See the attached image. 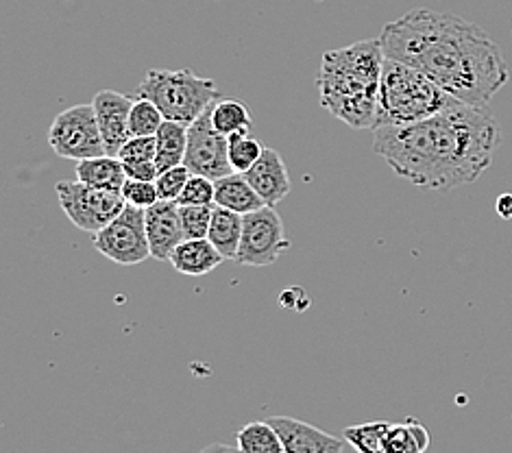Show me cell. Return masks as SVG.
I'll list each match as a JSON object with an SVG mask.
<instances>
[{
	"label": "cell",
	"mask_w": 512,
	"mask_h": 453,
	"mask_svg": "<svg viewBox=\"0 0 512 453\" xmlns=\"http://www.w3.org/2000/svg\"><path fill=\"white\" fill-rule=\"evenodd\" d=\"M190 175L192 173H190V168L186 164H179V166L162 170L160 177L155 179L157 192H160V199L177 201L181 197V192H184Z\"/></svg>",
	"instance_id": "cell-27"
},
{
	"label": "cell",
	"mask_w": 512,
	"mask_h": 453,
	"mask_svg": "<svg viewBox=\"0 0 512 453\" xmlns=\"http://www.w3.org/2000/svg\"><path fill=\"white\" fill-rule=\"evenodd\" d=\"M390 423L386 421H371L356 427H347L343 432L347 443L362 453H384V443Z\"/></svg>",
	"instance_id": "cell-23"
},
{
	"label": "cell",
	"mask_w": 512,
	"mask_h": 453,
	"mask_svg": "<svg viewBox=\"0 0 512 453\" xmlns=\"http://www.w3.org/2000/svg\"><path fill=\"white\" fill-rule=\"evenodd\" d=\"M268 423L282 438L286 453H340L351 447L347 440H340L310 423L290 419V416H271Z\"/></svg>",
	"instance_id": "cell-12"
},
{
	"label": "cell",
	"mask_w": 512,
	"mask_h": 453,
	"mask_svg": "<svg viewBox=\"0 0 512 453\" xmlns=\"http://www.w3.org/2000/svg\"><path fill=\"white\" fill-rule=\"evenodd\" d=\"M92 105L96 109V118H99V125H101L105 151L107 155L118 157L123 144L131 138L129 116H131L133 99L114 90H103L94 96Z\"/></svg>",
	"instance_id": "cell-13"
},
{
	"label": "cell",
	"mask_w": 512,
	"mask_h": 453,
	"mask_svg": "<svg viewBox=\"0 0 512 453\" xmlns=\"http://www.w3.org/2000/svg\"><path fill=\"white\" fill-rule=\"evenodd\" d=\"M229 162L234 173H247L264 153V146L255 140L251 133H234L229 136Z\"/></svg>",
	"instance_id": "cell-25"
},
{
	"label": "cell",
	"mask_w": 512,
	"mask_h": 453,
	"mask_svg": "<svg viewBox=\"0 0 512 453\" xmlns=\"http://www.w3.org/2000/svg\"><path fill=\"white\" fill-rule=\"evenodd\" d=\"M390 59L421 70L458 101L486 107L508 83L499 46L478 24L434 9H412L382 29Z\"/></svg>",
	"instance_id": "cell-2"
},
{
	"label": "cell",
	"mask_w": 512,
	"mask_h": 453,
	"mask_svg": "<svg viewBox=\"0 0 512 453\" xmlns=\"http://www.w3.org/2000/svg\"><path fill=\"white\" fill-rule=\"evenodd\" d=\"M214 203L212 205H179L181 227L186 238H207L212 225Z\"/></svg>",
	"instance_id": "cell-26"
},
{
	"label": "cell",
	"mask_w": 512,
	"mask_h": 453,
	"mask_svg": "<svg viewBox=\"0 0 512 453\" xmlns=\"http://www.w3.org/2000/svg\"><path fill=\"white\" fill-rule=\"evenodd\" d=\"M225 257L221 255L210 238H186L170 255V264L175 271L188 277H203L212 273L216 266H221Z\"/></svg>",
	"instance_id": "cell-15"
},
{
	"label": "cell",
	"mask_w": 512,
	"mask_h": 453,
	"mask_svg": "<svg viewBox=\"0 0 512 453\" xmlns=\"http://www.w3.org/2000/svg\"><path fill=\"white\" fill-rule=\"evenodd\" d=\"M48 144L59 157L75 159V162L107 155L94 105H72L59 114L48 131Z\"/></svg>",
	"instance_id": "cell-7"
},
{
	"label": "cell",
	"mask_w": 512,
	"mask_h": 453,
	"mask_svg": "<svg viewBox=\"0 0 512 453\" xmlns=\"http://www.w3.org/2000/svg\"><path fill=\"white\" fill-rule=\"evenodd\" d=\"M136 94L140 99H149L160 107L166 120H177L184 122V125H192L194 120L221 99L216 83L212 79L199 77L190 68H151Z\"/></svg>",
	"instance_id": "cell-5"
},
{
	"label": "cell",
	"mask_w": 512,
	"mask_h": 453,
	"mask_svg": "<svg viewBox=\"0 0 512 453\" xmlns=\"http://www.w3.org/2000/svg\"><path fill=\"white\" fill-rule=\"evenodd\" d=\"M373 131V151L393 173L430 192H451L478 181L502 142L489 109L462 101L412 125Z\"/></svg>",
	"instance_id": "cell-1"
},
{
	"label": "cell",
	"mask_w": 512,
	"mask_h": 453,
	"mask_svg": "<svg viewBox=\"0 0 512 453\" xmlns=\"http://www.w3.org/2000/svg\"><path fill=\"white\" fill-rule=\"evenodd\" d=\"M57 199L70 223L88 234H96L125 210L127 201L120 192L88 186L83 181H59Z\"/></svg>",
	"instance_id": "cell-6"
},
{
	"label": "cell",
	"mask_w": 512,
	"mask_h": 453,
	"mask_svg": "<svg viewBox=\"0 0 512 453\" xmlns=\"http://www.w3.org/2000/svg\"><path fill=\"white\" fill-rule=\"evenodd\" d=\"M458 99L421 70L404 61L384 59L380 79V103H377V127H399L441 114L456 105Z\"/></svg>",
	"instance_id": "cell-4"
},
{
	"label": "cell",
	"mask_w": 512,
	"mask_h": 453,
	"mask_svg": "<svg viewBox=\"0 0 512 453\" xmlns=\"http://www.w3.org/2000/svg\"><path fill=\"white\" fill-rule=\"evenodd\" d=\"M94 247L107 260L120 266H136L151 257V244L146 236V212L136 205H125L112 223L96 231Z\"/></svg>",
	"instance_id": "cell-8"
},
{
	"label": "cell",
	"mask_w": 512,
	"mask_h": 453,
	"mask_svg": "<svg viewBox=\"0 0 512 453\" xmlns=\"http://www.w3.org/2000/svg\"><path fill=\"white\" fill-rule=\"evenodd\" d=\"M242 214L227 210L214 203V214H212V225H210V242L221 251L227 262H236L240 240H242Z\"/></svg>",
	"instance_id": "cell-18"
},
{
	"label": "cell",
	"mask_w": 512,
	"mask_h": 453,
	"mask_svg": "<svg viewBox=\"0 0 512 453\" xmlns=\"http://www.w3.org/2000/svg\"><path fill=\"white\" fill-rule=\"evenodd\" d=\"M495 210H497V214L502 216L504 220H510V218H512V192L502 194V197H499V199L495 201Z\"/></svg>",
	"instance_id": "cell-32"
},
{
	"label": "cell",
	"mask_w": 512,
	"mask_h": 453,
	"mask_svg": "<svg viewBox=\"0 0 512 453\" xmlns=\"http://www.w3.org/2000/svg\"><path fill=\"white\" fill-rule=\"evenodd\" d=\"M164 114L160 112L153 101L149 99H138L133 101L131 107V116H129V136H155L160 131L162 122H164Z\"/></svg>",
	"instance_id": "cell-24"
},
{
	"label": "cell",
	"mask_w": 512,
	"mask_h": 453,
	"mask_svg": "<svg viewBox=\"0 0 512 453\" xmlns=\"http://www.w3.org/2000/svg\"><path fill=\"white\" fill-rule=\"evenodd\" d=\"M384 59L380 38L327 51L319 72L325 112L351 129H375Z\"/></svg>",
	"instance_id": "cell-3"
},
{
	"label": "cell",
	"mask_w": 512,
	"mask_h": 453,
	"mask_svg": "<svg viewBox=\"0 0 512 453\" xmlns=\"http://www.w3.org/2000/svg\"><path fill=\"white\" fill-rule=\"evenodd\" d=\"M214 192H216L214 179L192 173L184 192H181V197L177 199V203L179 205H212Z\"/></svg>",
	"instance_id": "cell-28"
},
{
	"label": "cell",
	"mask_w": 512,
	"mask_h": 453,
	"mask_svg": "<svg viewBox=\"0 0 512 453\" xmlns=\"http://www.w3.org/2000/svg\"><path fill=\"white\" fill-rule=\"evenodd\" d=\"M428 447H430V434L414 419L388 427L384 453H421Z\"/></svg>",
	"instance_id": "cell-20"
},
{
	"label": "cell",
	"mask_w": 512,
	"mask_h": 453,
	"mask_svg": "<svg viewBox=\"0 0 512 453\" xmlns=\"http://www.w3.org/2000/svg\"><path fill=\"white\" fill-rule=\"evenodd\" d=\"M127 179H142V181H155L160 177V168L155 162H123Z\"/></svg>",
	"instance_id": "cell-31"
},
{
	"label": "cell",
	"mask_w": 512,
	"mask_h": 453,
	"mask_svg": "<svg viewBox=\"0 0 512 453\" xmlns=\"http://www.w3.org/2000/svg\"><path fill=\"white\" fill-rule=\"evenodd\" d=\"M77 179L94 188L120 192L127 181L123 159L116 155H101L77 162Z\"/></svg>",
	"instance_id": "cell-17"
},
{
	"label": "cell",
	"mask_w": 512,
	"mask_h": 453,
	"mask_svg": "<svg viewBox=\"0 0 512 453\" xmlns=\"http://www.w3.org/2000/svg\"><path fill=\"white\" fill-rule=\"evenodd\" d=\"M214 183H216L214 203L227 207V210H234L245 216L266 205L260 194L255 192L251 183L247 181L245 173H231L223 179H216Z\"/></svg>",
	"instance_id": "cell-16"
},
{
	"label": "cell",
	"mask_w": 512,
	"mask_h": 453,
	"mask_svg": "<svg viewBox=\"0 0 512 453\" xmlns=\"http://www.w3.org/2000/svg\"><path fill=\"white\" fill-rule=\"evenodd\" d=\"M118 157L123 162H155L157 157V138L155 136H131Z\"/></svg>",
	"instance_id": "cell-30"
},
{
	"label": "cell",
	"mask_w": 512,
	"mask_h": 453,
	"mask_svg": "<svg viewBox=\"0 0 512 453\" xmlns=\"http://www.w3.org/2000/svg\"><path fill=\"white\" fill-rule=\"evenodd\" d=\"M236 447L245 453H284V443L268 421H255L236 434Z\"/></svg>",
	"instance_id": "cell-21"
},
{
	"label": "cell",
	"mask_w": 512,
	"mask_h": 453,
	"mask_svg": "<svg viewBox=\"0 0 512 453\" xmlns=\"http://www.w3.org/2000/svg\"><path fill=\"white\" fill-rule=\"evenodd\" d=\"M184 164L190 173L210 179H223L234 173L229 162V140L212 122V107L188 125V149Z\"/></svg>",
	"instance_id": "cell-10"
},
{
	"label": "cell",
	"mask_w": 512,
	"mask_h": 453,
	"mask_svg": "<svg viewBox=\"0 0 512 453\" xmlns=\"http://www.w3.org/2000/svg\"><path fill=\"white\" fill-rule=\"evenodd\" d=\"M245 177L266 205L275 207L277 203H282L290 192V177L282 155L273 149H266V146L262 157L247 170Z\"/></svg>",
	"instance_id": "cell-14"
},
{
	"label": "cell",
	"mask_w": 512,
	"mask_h": 453,
	"mask_svg": "<svg viewBox=\"0 0 512 453\" xmlns=\"http://www.w3.org/2000/svg\"><path fill=\"white\" fill-rule=\"evenodd\" d=\"M290 247L284 220L273 205L249 212L242 218V240L236 262L242 266H271Z\"/></svg>",
	"instance_id": "cell-9"
},
{
	"label": "cell",
	"mask_w": 512,
	"mask_h": 453,
	"mask_svg": "<svg viewBox=\"0 0 512 453\" xmlns=\"http://www.w3.org/2000/svg\"><path fill=\"white\" fill-rule=\"evenodd\" d=\"M212 122L227 138L234 136V133H251L253 129L249 107L236 99H218L212 105Z\"/></svg>",
	"instance_id": "cell-22"
},
{
	"label": "cell",
	"mask_w": 512,
	"mask_h": 453,
	"mask_svg": "<svg viewBox=\"0 0 512 453\" xmlns=\"http://www.w3.org/2000/svg\"><path fill=\"white\" fill-rule=\"evenodd\" d=\"M120 194H123V199L129 205L142 207V210H146V207H151V205H155L157 201H160V192H157V183L155 181L127 179L123 190H120Z\"/></svg>",
	"instance_id": "cell-29"
},
{
	"label": "cell",
	"mask_w": 512,
	"mask_h": 453,
	"mask_svg": "<svg viewBox=\"0 0 512 453\" xmlns=\"http://www.w3.org/2000/svg\"><path fill=\"white\" fill-rule=\"evenodd\" d=\"M157 138V157L155 164L160 173L166 168L184 164L186 149H188V125L177 120H164L160 131L155 133Z\"/></svg>",
	"instance_id": "cell-19"
},
{
	"label": "cell",
	"mask_w": 512,
	"mask_h": 453,
	"mask_svg": "<svg viewBox=\"0 0 512 453\" xmlns=\"http://www.w3.org/2000/svg\"><path fill=\"white\" fill-rule=\"evenodd\" d=\"M146 236L151 244V257L160 262H170V255L186 240L181 227L179 203L160 199L146 207Z\"/></svg>",
	"instance_id": "cell-11"
}]
</instances>
